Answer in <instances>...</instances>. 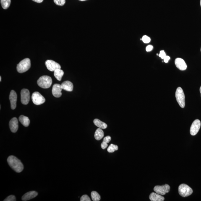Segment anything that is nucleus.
I'll use <instances>...</instances> for the list:
<instances>
[{
	"mask_svg": "<svg viewBox=\"0 0 201 201\" xmlns=\"http://www.w3.org/2000/svg\"><path fill=\"white\" fill-rule=\"evenodd\" d=\"M19 121L24 126L27 127L29 126L30 124V120L29 118L26 116L21 115L19 118Z\"/></svg>",
	"mask_w": 201,
	"mask_h": 201,
	"instance_id": "obj_18",
	"label": "nucleus"
},
{
	"mask_svg": "<svg viewBox=\"0 0 201 201\" xmlns=\"http://www.w3.org/2000/svg\"><path fill=\"white\" fill-rule=\"evenodd\" d=\"M64 74V71L61 69H56L54 71V77L58 80L59 81H61Z\"/></svg>",
	"mask_w": 201,
	"mask_h": 201,
	"instance_id": "obj_21",
	"label": "nucleus"
},
{
	"mask_svg": "<svg viewBox=\"0 0 201 201\" xmlns=\"http://www.w3.org/2000/svg\"><path fill=\"white\" fill-rule=\"evenodd\" d=\"M157 56H158V55H159V54H157Z\"/></svg>",
	"mask_w": 201,
	"mask_h": 201,
	"instance_id": "obj_38",
	"label": "nucleus"
},
{
	"mask_svg": "<svg viewBox=\"0 0 201 201\" xmlns=\"http://www.w3.org/2000/svg\"><path fill=\"white\" fill-rule=\"evenodd\" d=\"M9 128L11 132L16 133L18 129V122L17 118L14 117L10 121Z\"/></svg>",
	"mask_w": 201,
	"mask_h": 201,
	"instance_id": "obj_14",
	"label": "nucleus"
},
{
	"mask_svg": "<svg viewBox=\"0 0 201 201\" xmlns=\"http://www.w3.org/2000/svg\"><path fill=\"white\" fill-rule=\"evenodd\" d=\"M153 46H152V45H148L147 47L146 50L147 52H150L153 49Z\"/></svg>",
	"mask_w": 201,
	"mask_h": 201,
	"instance_id": "obj_31",
	"label": "nucleus"
},
{
	"mask_svg": "<svg viewBox=\"0 0 201 201\" xmlns=\"http://www.w3.org/2000/svg\"><path fill=\"white\" fill-rule=\"evenodd\" d=\"M47 68L51 72H54L58 69H61V66L58 63L52 60H47L45 62Z\"/></svg>",
	"mask_w": 201,
	"mask_h": 201,
	"instance_id": "obj_9",
	"label": "nucleus"
},
{
	"mask_svg": "<svg viewBox=\"0 0 201 201\" xmlns=\"http://www.w3.org/2000/svg\"><path fill=\"white\" fill-rule=\"evenodd\" d=\"M200 5L201 6V0H200Z\"/></svg>",
	"mask_w": 201,
	"mask_h": 201,
	"instance_id": "obj_37",
	"label": "nucleus"
},
{
	"mask_svg": "<svg viewBox=\"0 0 201 201\" xmlns=\"http://www.w3.org/2000/svg\"><path fill=\"white\" fill-rule=\"evenodd\" d=\"M4 201H16V197L14 195H11L9 196L5 199Z\"/></svg>",
	"mask_w": 201,
	"mask_h": 201,
	"instance_id": "obj_28",
	"label": "nucleus"
},
{
	"mask_svg": "<svg viewBox=\"0 0 201 201\" xmlns=\"http://www.w3.org/2000/svg\"><path fill=\"white\" fill-rule=\"evenodd\" d=\"M7 162L10 166L16 172L20 173L23 171V165L17 157L13 155L10 156L8 158Z\"/></svg>",
	"mask_w": 201,
	"mask_h": 201,
	"instance_id": "obj_1",
	"label": "nucleus"
},
{
	"mask_svg": "<svg viewBox=\"0 0 201 201\" xmlns=\"http://www.w3.org/2000/svg\"><path fill=\"white\" fill-rule=\"evenodd\" d=\"M170 189V186L166 184L162 186H156L153 189L155 193L161 195H164L167 193H169Z\"/></svg>",
	"mask_w": 201,
	"mask_h": 201,
	"instance_id": "obj_7",
	"label": "nucleus"
},
{
	"mask_svg": "<svg viewBox=\"0 0 201 201\" xmlns=\"http://www.w3.org/2000/svg\"><path fill=\"white\" fill-rule=\"evenodd\" d=\"M30 67V60L29 58H25L18 64L17 69L18 72L19 73H23L28 71Z\"/></svg>",
	"mask_w": 201,
	"mask_h": 201,
	"instance_id": "obj_3",
	"label": "nucleus"
},
{
	"mask_svg": "<svg viewBox=\"0 0 201 201\" xmlns=\"http://www.w3.org/2000/svg\"><path fill=\"white\" fill-rule=\"evenodd\" d=\"M104 133L101 129L98 128L97 129L95 133L94 137L95 139L97 140H100L104 137Z\"/></svg>",
	"mask_w": 201,
	"mask_h": 201,
	"instance_id": "obj_20",
	"label": "nucleus"
},
{
	"mask_svg": "<svg viewBox=\"0 0 201 201\" xmlns=\"http://www.w3.org/2000/svg\"></svg>",
	"mask_w": 201,
	"mask_h": 201,
	"instance_id": "obj_39",
	"label": "nucleus"
},
{
	"mask_svg": "<svg viewBox=\"0 0 201 201\" xmlns=\"http://www.w3.org/2000/svg\"><path fill=\"white\" fill-rule=\"evenodd\" d=\"M149 198L151 201H163L165 199L164 197L163 196L156 193H151Z\"/></svg>",
	"mask_w": 201,
	"mask_h": 201,
	"instance_id": "obj_17",
	"label": "nucleus"
},
{
	"mask_svg": "<svg viewBox=\"0 0 201 201\" xmlns=\"http://www.w3.org/2000/svg\"><path fill=\"white\" fill-rule=\"evenodd\" d=\"M21 102L22 104H28L30 100V93L29 90L26 89H23L21 92Z\"/></svg>",
	"mask_w": 201,
	"mask_h": 201,
	"instance_id": "obj_8",
	"label": "nucleus"
},
{
	"mask_svg": "<svg viewBox=\"0 0 201 201\" xmlns=\"http://www.w3.org/2000/svg\"><path fill=\"white\" fill-rule=\"evenodd\" d=\"M61 87L63 90L66 91L71 92L73 90V84L69 81H65L63 82L61 84Z\"/></svg>",
	"mask_w": 201,
	"mask_h": 201,
	"instance_id": "obj_16",
	"label": "nucleus"
},
{
	"mask_svg": "<svg viewBox=\"0 0 201 201\" xmlns=\"http://www.w3.org/2000/svg\"><path fill=\"white\" fill-rule=\"evenodd\" d=\"M166 53L165 52L164 50H161L160 51V54H159V56L162 59H164L165 56H166Z\"/></svg>",
	"mask_w": 201,
	"mask_h": 201,
	"instance_id": "obj_30",
	"label": "nucleus"
},
{
	"mask_svg": "<svg viewBox=\"0 0 201 201\" xmlns=\"http://www.w3.org/2000/svg\"><path fill=\"white\" fill-rule=\"evenodd\" d=\"M80 200L81 201H91V200L88 196L84 195L81 197Z\"/></svg>",
	"mask_w": 201,
	"mask_h": 201,
	"instance_id": "obj_29",
	"label": "nucleus"
},
{
	"mask_svg": "<svg viewBox=\"0 0 201 201\" xmlns=\"http://www.w3.org/2000/svg\"><path fill=\"white\" fill-rule=\"evenodd\" d=\"M118 150V147L117 145L111 144L109 146L107 149V151L109 153H113Z\"/></svg>",
	"mask_w": 201,
	"mask_h": 201,
	"instance_id": "obj_25",
	"label": "nucleus"
},
{
	"mask_svg": "<svg viewBox=\"0 0 201 201\" xmlns=\"http://www.w3.org/2000/svg\"><path fill=\"white\" fill-rule=\"evenodd\" d=\"M142 40L144 43L147 44L150 43L151 39L150 37L145 35L142 37Z\"/></svg>",
	"mask_w": 201,
	"mask_h": 201,
	"instance_id": "obj_27",
	"label": "nucleus"
},
{
	"mask_svg": "<svg viewBox=\"0 0 201 201\" xmlns=\"http://www.w3.org/2000/svg\"><path fill=\"white\" fill-rule=\"evenodd\" d=\"M62 90L61 85L59 84H55L53 86L52 93L54 97L56 98H59L62 95V93L61 92Z\"/></svg>",
	"mask_w": 201,
	"mask_h": 201,
	"instance_id": "obj_12",
	"label": "nucleus"
},
{
	"mask_svg": "<svg viewBox=\"0 0 201 201\" xmlns=\"http://www.w3.org/2000/svg\"><path fill=\"white\" fill-rule=\"evenodd\" d=\"M17 94L14 90L11 91L9 95V100L10 101L11 108L12 110H14L17 106Z\"/></svg>",
	"mask_w": 201,
	"mask_h": 201,
	"instance_id": "obj_11",
	"label": "nucleus"
},
{
	"mask_svg": "<svg viewBox=\"0 0 201 201\" xmlns=\"http://www.w3.org/2000/svg\"><path fill=\"white\" fill-rule=\"evenodd\" d=\"M35 2H36L38 3H41L43 1V0H32Z\"/></svg>",
	"mask_w": 201,
	"mask_h": 201,
	"instance_id": "obj_33",
	"label": "nucleus"
},
{
	"mask_svg": "<svg viewBox=\"0 0 201 201\" xmlns=\"http://www.w3.org/2000/svg\"><path fill=\"white\" fill-rule=\"evenodd\" d=\"M2 6L3 9H6L8 8L10 5L11 0H1Z\"/></svg>",
	"mask_w": 201,
	"mask_h": 201,
	"instance_id": "obj_23",
	"label": "nucleus"
},
{
	"mask_svg": "<svg viewBox=\"0 0 201 201\" xmlns=\"http://www.w3.org/2000/svg\"><path fill=\"white\" fill-rule=\"evenodd\" d=\"M79 1H87V0H79Z\"/></svg>",
	"mask_w": 201,
	"mask_h": 201,
	"instance_id": "obj_35",
	"label": "nucleus"
},
{
	"mask_svg": "<svg viewBox=\"0 0 201 201\" xmlns=\"http://www.w3.org/2000/svg\"><path fill=\"white\" fill-rule=\"evenodd\" d=\"M38 195V193L35 191H31L24 194L22 196V201H27L34 198Z\"/></svg>",
	"mask_w": 201,
	"mask_h": 201,
	"instance_id": "obj_15",
	"label": "nucleus"
},
{
	"mask_svg": "<svg viewBox=\"0 0 201 201\" xmlns=\"http://www.w3.org/2000/svg\"><path fill=\"white\" fill-rule=\"evenodd\" d=\"M201 126L200 121L198 119L193 121L191 126L190 133L191 135L195 136L199 132Z\"/></svg>",
	"mask_w": 201,
	"mask_h": 201,
	"instance_id": "obj_10",
	"label": "nucleus"
},
{
	"mask_svg": "<svg viewBox=\"0 0 201 201\" xmlns=\"http://www.w3.org/2000/svg\"><path fill=\"white\" fill-rule=\"evenodd\" d=\"M175 64L176 67L181 71H185L187 69V65L185 61L181 58H177L175 60Z\"/></svg>",
	"mask_w": 201,
	"mask_h": 201,
	"instance_id": "obj_13",
	"label": "nucleus"
},
{
	"mask_svg": "<svg viewBox=\"0 0 201 201\" xmlns=\"http://www.w3.org/2000/svg\"><path fill=\"white\" fill-rule=\"evenodd\" d=\"M55 4L58 5L63 6L65 4V0H54Z\"/></svg>",
	"mask_w": 201,
	"mask_h": 201,
	"instance_id": "obj_26",
	"label": "nucleus"
},
{
	"mask_svg": "<svg viewBox=\"0 0 201 201\" xmlns=\"http://www.w3.org/2000/svg\"><path fill=\"white\" fill-rule=\"evenodd\" d=\"M200 94H201V86L200 87Z\"/></svg>",
	"mask_w": 201,
	"mask_h": 201,
	"instance_id": "obj_34",
	"label": "nucleus"
},
{
	"mask_svg": "<svg viewBox=\"0 0 201 201\" xmlns=\"http://www.w3.org/2000/svg\"><path fill=\"white\" fill-rule=\"evenodd\" d=\"M111 140V137L110 136H107L104 139L103 141L101 144V148L103 150L106 148L108 147V143Z\"/></svg>",
	"mask_w": 201,
	"mask_h": 201,
	"instance_id": "obj_22",
	"label": "nucleus"
},
{
	"mask_svg": "<svg viewBox=\"0 0 201 201\" xmlns=\"http://www.w3.org/2000/svg\"><path fill=\"white\" fill-rule=\"evenodd\" d=\"M94 123L95 126L100 129H105L107 127V125L106 124L98 119H94Z\"/></svg>",
	"mask_w": 201,
	"mask_h": 201,
	"instance_id": "obj_19",
	"label": "nucleus"
},
{
	"mask_svg": "<svg viewBox=\"0 0 201 201\" xmlns=\"http://www.w3.org/2000/svg\"><path fill=\"white\" fill-rule=\"evenodd\" d=\"M0 81H1V77H0Z\"/></svg>",
	"mask_w": 201,
	"mask_h": 201,
	"instance_id": "obj_36",
	"label": "nucleus"
},
{
	"mask_svg": "<svg viewBox=\"0 0 201 201\" xmlns=\"http://www.w3.org/2000/svg\"><path fill=\"white\" fill-rule=\"evenodd\" d=\"M91 196L92 200L94 201H99L100 200V194L95 191H93L91 192Z\"/></svg>",
	"mask_w": 201,
	"mask_h": 201,
	"instance_id": "obj_24",
	"label": "nucleus"
},
{
	"mask_svg": "<svg viewBox=\"0 0 201 201\" xmlns=\"http://www.w3.org/2000/svg\"><path fill=\"white\" fill-rule=\"evenodd\" d=\"M178 192L181 196L187 197L192 194L193 190L187 185L183 184L180 185L178 187Z\"/></svg>",
	"mask_w": 201,
	"mask_h": 201,
	"instance_id": "obj_4",
	"label": "nucleus"
},
{
	"mask_svg": "<svg viewBox=\"0 0 201 201\" xmlns=\"http://www.w3.org/2000/svg\"><path fill=\"white\" fill-rule=\"evenodd\" d=\"M39 86L44 89L49 88L52 84L51 78L48 76H43L40 77L37 81Z\"/></svg>",
	"mask_w": 201,
	"mask_h": 201,
	"instance_id": "obj_2",
	"label": "nucleus"
},
{
	"mask_svg": "<svg viewBox=\"0 0 201 201\" xmlns=\"http://www.w3.org/2000/svg\"><path fill=\"white\" fill-rule=\"evenodd\" d=\"M176 100L181 107L184 108L185 106V95L183 89L181 87H178L176 89Z\"/></svg>",
	"mask_w": 201,
	"mask_h": 201,
	"instance_id": "obj_5",
	"label": "nucleus"
},
{
	"mask_svg": "<svg viewBox=\"0 0 201 201\" xmlns=\"http://www.w3.org/2000/svg\"><path fill=\"white\" fill-rule=\"evenodd\" d=\"M170 59V57L168 56H166L164 59H163V61L165 63H167Z\"/></svg>",
	"mask_w": 201,
	"mask_h": 201,
	"instance_id": "obj_32",
	"label": "nucleus"
},
{
	"mask_svg": "<svg viewBox=\"0 0 201 201\" xmlns=\"http://www.w3.org/2000/svg\"><path fill=\"white\" fill-rule=\"evenodd\" d=\"M32 100L34 104L36 105H40L44 103L46 100L44 97L38 92H35L32 94Z\"/></svg>",
	"mask_w": 201,
	"mask_h": 201,
	"instance_id": "obj_6",
	"label": "nucleus"
}]
</instances>
